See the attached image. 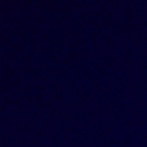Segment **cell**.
Masks as SVG:
<instances>
[]
</instances>
